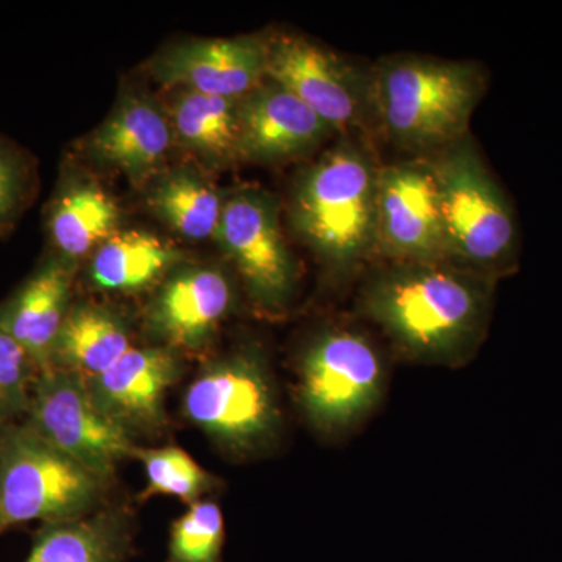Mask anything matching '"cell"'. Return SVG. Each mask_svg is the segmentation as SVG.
I'll list each match as a JSON object with an SVG mask.
<instances>
[{
    "instance_id": "d4e9b609",
    "label": "cell",
    "mask_w": 562,
    "mask_h": 562,
    "mask_svg": "<svg viewBox=\"0 0 562 562\" xmlns=\"http://www.w3.org/2000/svg\"><path fill=\"white\" fill-rule=\"evenodd\" d=\"M225 520L216 502L201 501L173 520L166 562H222Z\"/></svg>"
},
{
    "instance_id": "8992f818",
    "label": "cell",
    "mask_w": 562,
    "mask_h": 562,
    "mask_svg": "<svg viewBox=\"0 0 562 562\" xmlns=\"http://www.w3.org/2000/svg\"><path fill=\"white\" fill-rule=\"evenodd\" d=\"M384 391L382 353L357 328H325L302 353L299 405L310 424L324 435H347L360 427L379 408Z\"/></svg>"
},
{
    "instance_id": "cb8c5ba5",
    "label": "cell",
    "mask_w": 562,
    "mask_h": 562,
    "mask_svg": "<svg viewBox=\"0 0 562 562\" xmlns=\"http://www.w3.org/2000/svg\"><path fill=\"white\" fill-rule=\"evenodd\" d=\"M132 458L143 462L146 473V487L140 492L143 498L169 495L192 505L201 502L202 495L217 483L190 453L179 447L139 449L135 446Z\"/></svg>"
},
{
    "instance_id": "ba28073f",
    "label": "cell",
    "mask_w": 562,
    "mask_h": 562,
    "mask_svg": "<svg viewBox=\"0 0 562 562\" xmlns=\"http://www.w3.org/2000/svg\"><path fill=\"white\" fill-rule=\"evenodd\" d=\"M25 424L41 438L110 483L117 465L132 458V435L95 401L77 373L49 369L33 382Z\"/></svg>"
},
{
    "instance_id": "7402d4cb",
    "label": "cell",
    "mask_w": 562,
    "mask_h": 562,
    "mask_svg": "<svg viewBox=\"0 0 562 562\" xmlns=\"http://www.w3.org/2000/svg\"><path fill=\"white\" fill-rule=\"evenodd\" d=\"M239 99L183 91L172 109V127L188 149L214 162L239 158Z\"/></svg>"
},
{
    "instance_id": "2e32d148",
    "label": "cell",
    "mask_w": 562,
    "mask_h": 562,
    "mask_svg": "<svg viewBox=\"0 0 562 562\" xmlns=\"http://www.w3.org/2000/svg\"><path fill=\"white\" fill-rule=\"evenodd\" d=\"M72 262L61 257L41 262L0 305V328L9 333L38 372L52 369L55 342L70 305Z\"/></svg>"
},
{
    "instance_id": "484cf974",
    "label": "cell",
    "mask_w": 562,
    "mask_h": 562,
    "mask_svg": "<svg viewBox=\"0 0 562 562\" xmlns=\"http://www.w3.org/2000/svg\"><path fill=\"white\" fill-rule=\"evenodd\" d=\"M38 373L20 344L0 328V427L25 417Z\"/></svg>"
},
{
    "instance_id": "5bb4252c",
    "label": "cell",
    "mask_w": 562,
    "mask_h": 562,
    "mask_svg": "<svg viewBox=\"0 0 562 562\" xmlns=\"http://www.w3.org/2000/svg\"><path fill=\"white\" fill-rule=\"evenodd\" d=\"M180 364L168 347H132L109 371L87 380L95 401L128 432H154L165 425V398Z\"/></svg>"
},
{
    "instance_id": "4316f807",
    "label": "cell",
    "mask_w": 562,
    "mask_h": 562,
    "mask_svg": "<svg viewBox=\"0 0 562 562\" xmlns=\"http://www.w3.org/2000/svg\"><path fill=\"white\" fill-rule=\"evenodd\" d=\"M32 166L27 157L0 140V233L9 231L31 199Z\"/></svg>"
},
{
    "instance_id": "7a4b0ae2",
    "label": "cell",
    "mask_w": 562,
    "mask_h": 562,
    "mask_svg": "<svg viewBox=\"0 0 562 562\" xmlns=\"http://www.w3.org/2000/svg\"><path fill=\"white\" fill-rule=\"evenodd\" d=\"M380 165L357 135H341L295 181V235L338 281L353 279L375 251Z\"/></svg>"
},
{
    "instance_id": "e0dca14e",
    "label": "cell",
    "mask_w": 562,
    "mask_h": 562,
    "mask_svg": "<svg viewBox=\"0 0 562 562\" xmlns=\"http://www.w3.org/2000/svg\"><path fill=\"white\" fill-rule=\"evenodd\" d=\"M171 125L144 99H127L94 132L90 150L95 160L140 179L154 171L171 146Z\"/></svg>"
},
{
    "instance_id": "9a60e30c",
    "label": "cell",
    "mask_w": 562,
    "mask_h": 562,
    "mask_svg": "<svg viewBox=\"0 0 562 562\" xmlns=\"http://www.w3.org/2000/svg\"><path fill=\"white\" fill-rule=\"evenodd\" d=\"M232 301L231 280L220 269H184L162 284L147 322L168 349L199 350L231 312Z\"/></svg>"
},
{
    "instance_id": "6da1fadb",
    "label": "cell",
    "mask_w": 562,
    "mask_h": 562,
    "mask_svg": "<svg viewBox=\"0 0 562 562\" xmlns=\"http://www.w3.org/2000/svg\"><path fill=\"white\" fill-rule=\"evenodd\" d=\"M497 283L449 261H384L357 306L406 361L458 369L486 339Z\"/></svg>"
},
{
    "instance_id": "ac0fdd59",
    "label": "cell",
    "mask_w": 562,
    "mask_h": 562,
    "mask_svg": "<svg viewBox=\"0 0 562 562\" xmlns=\"http://www.w3.org/2000/svg\"><path fill=\"white\" fill-rule=\"evenodd\" d=\"M132 543L131 517L106 509L41 525L24 562H125Z\"/></svg>"
},
{
    "instance_id": "3957f363",
    "label": "cell",
    "mask_w": 562,
    "mask_h": 562,
    "mask_svg": "<svg viewBox=\"0 0 562 562\" xmlns=\"http://www.w3.org/2000/svg\"><path fill=\"white\" fill-rule=\"evenodd\" d=\"M371 79L373 122L413 158H431L469 135L487 87L476 63L413 54L383 58Z\"/></svg>"
},
{
    "instance_id": "ffe728a7",
    "label": "cell",
    "mask_w": 562,
    "mask_h": 562,
    "mask_svg": "<svg viewBox=\"0 0 562 562\" xmlns=\"http://www.w3.org/2000/svg\"><path fill=\"white\" fill-rule=\"evenodd\" d=\"M120 222L116 202L101 188L70 184L50 205V241L58 257L72 262L114 235Z\"/></svg>"
},
{
    "instance_id": "4fadbf2b",
    "label": "cell",
    "mask_w": 562,
    "mask_h": 562,
    "mask_svg": "<svg viewBox=\"0 0 562 562\" xmlns=\"http://www.w3.org/2000/svg\"><path fill=\"white\" fill-rule=\"evenodd\" d=\"M266 49L258 36L188 41L158 57L154 72L168 87L241 99L266 80Z\"/></svg>"
},
{
    "instance_id": "52a82bcc",
    "label": "cell",
    "mask_w": 562,
    "mask_h": 562,
    "mask_svg": "<svg viewBox=\"0 0 562 562\" xmlns=\"http://www.w3.org/2000/svg\"><path fill=\"white\" fill-rule=\"evenodd\" d=\"M183 412L192 424L236 452L268 446L281 424L271 372L254 349L203 369L184 392Z\"/></svg>"
},
{
    "instance_id": "44dd1931",
    "label": "cell",
    "mask_w": 562,
    "mask_h": 562,
    "mask_svg": "<svg viewBox=\"0 0 562 562\" xmlns=\"http://www.w3.org/2000/svg\"><path fill=\"white\" fill-rule=\"evenodd\" d=\"M179 260V251L149 233H114L95 251L91 277L102 290L139 291Z\"/></svg>"
},
{
    "instance_id": "277c9868",
    "label": "cell",
    "mask_w": 562,
    "mask_h": 562,
    "mask_svg": "<svg viewBox=\"0 0 562 562\" xmlns=\"http://www.w3.org/2000/svg\"><path fill=\"white\" fill-rule=\"evenodd\" d=\"M438 187L447 261L501 280L519 268L516 210L471 133L427 158Z\"/></svg>"
},
{
    "instance_id": "8fae6325",
    "label": "cell",
    "mask_w": 562,
    "mask_h": 562,
    "mask_svg": "<svg viewBox=\"0 0 562 562\" xmlns=\"http://www.w3.org/2000/svg\"><path fill=\"white\" fill-rule=\"evenodd\" d=\"M375 251L387 262L447 261L438 187L427 158L380 166Z\"/></svg>"
},
{
    "instance_id": "d6986e66",
    "label": "cell",
    "mask_w": 562,
    "mask_h": 562,
    "mask_svg": "<svg viewBox=\"0 0 562 562\" xmlns=\"http://www.w3.org/2000/svg\"><path fill=\"white\" fill-rule=\"evenodd\" d=\"M132 349L124 322L102 306L80 303L70 306L55 342L52 369L92 380L109 371Z\"/></svg>"
},
{
    "instance_id": "30bf717a",
    "label": "cell",
    "mask_w": 562,
    "mask_h": 562,
    "mask_svg": "<svg viewBox=\"0 0 562 562\" xmlns=\"http://www.w3.org/2000/svg\"><path fill=\"white\" fill-rule=\"evenodd\" d=\"M217 241L262 312L286 308L297 271L280 225L277 199L261 190L235 192L222 209Z\"/></svg>"
},
{
    "instance_id": "5b68a950",
    "label": "cell",
    "mask_w": 562,
    "mask_h": 562,
    "mask_svg": "<svg viewBox=\"0 0 562 562\" xmlns=\"http://www.w3.org/2000/svg\"><path fill=\"white\" fill-rule=\"evenodd\" d=\"M105 480L52 446L24 420L0 427V532L87 516Z\"/></svg>"
},
{
    "instance_id": "7c38bea8",
    "label": "cell",
    "mask_w": 562,
    "mask_h": 562,
    "mask_svg": "<svg viewBox=\"0 0 562 562\" xmlns=\"http://www.w3.org/2000/svg\"><path fill=\"white\" fill-rule=\"evenodd\" d=\"M239 158L281 162L303 157L330 138V125L301 99L266 79L239 99Z\"/></svg>"
},
{
    "instance_id": "603a6c76",
    "label": "cell",
    "mask_w": 562,
    "mask_h": 562,
    "mask_svg": "<svg viewBox=\"0 0 562 562\" xmlns=\"http://www.w3.org/2000/svg\"><path fill=\"white\" fill-rule=\"evenodd\" d=\"M150 205L172 231L194 241L216 236L224 209L209 181L190 171L162 177L151 191Z\"/></svg>"
},
{
    "instance_id": "9c48e42d",
    "label": "cell",
    "mask_w": 562,
    "mask_h": 562,
    "mask_svg": "<svg viewBox=\"0 0 562 562\" xmlns=\"http://www.w3.org/2000/svg\"><path fill=\"white\" fill-rule=\"evenodd\" d=\"M266 79L301 99L336 133L357 135L373 121L371 70L299 35L268 38Z\"/></svg>"
}]
</instances>
